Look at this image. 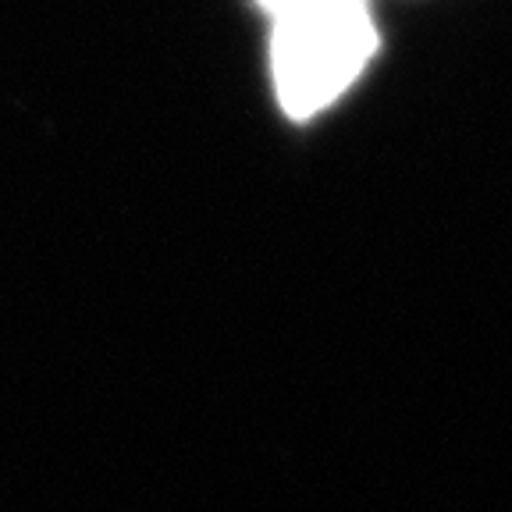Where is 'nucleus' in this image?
<instances>
[{
    "label": "nucleus",
    "mask_w": 512,
    "mask_h": 512,
    "mask_svg": "<svg viewBox=\"0 0 512 512\" xmlns=\"http://www.w3.org/2000/svg\"><path fill=\"white\" fill-rule=\"evenodd\" d=\"M260 4H264V8H267V11H278V8H281V4H285V0H260Z\"/></svg>",
    "instance_id": "obj_2"
},
{
    "label": "nucleus",
    "mask_w": 512,
    "mask_h": 512,
    "mask_svg": "<svg viewBox=\"0 0 512 512\" xmlns=\"http://www.w3.org/2000/svg\"><path fill=\"white\" fill-rule=\"evenodd\" d=\"M274 15L271 72L292 118H310L356 82L374 54L367 0H285Z\"/></svg>",
    "instance_id": "obj_1"
}]
</instances>
